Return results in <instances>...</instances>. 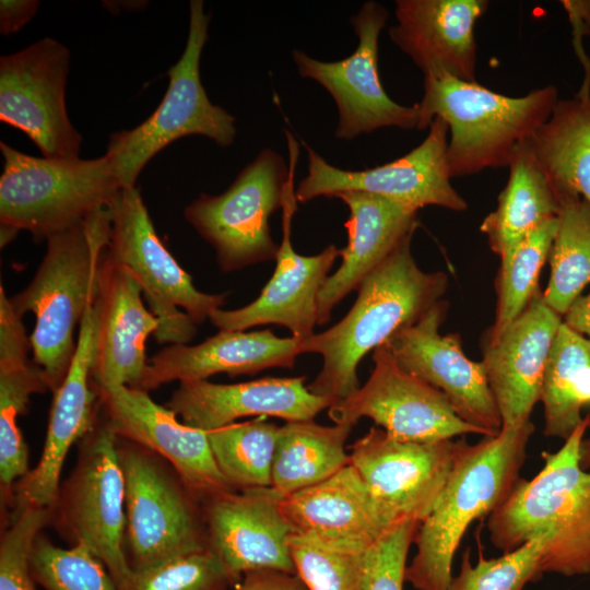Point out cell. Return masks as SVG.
Wrapping results in <instances>:
<instances>
[{
	"label": "cell",
	"mask_w": 590,
	"mask_h": 590,
	"mask_svg": "<svg viewBox=\"0 0 590 590\" xmlns=\"http://www.w3.org/2000/svg\"><path fill=\"white\" fill-rule=\"evenodd\" d=\"M557 226V216L547 220L500 260L495 279V317L483 343L496 340L540 292V274L548 260Z\"/></svg>",
	"instance_id": "35"
},
{
	"label": "cell",
	"mask_w": 590,
	"mask_h": 590,
	"mask_svg": "<svg viewBox=\"0 0 590 590\" xmlns=\"http://www.w3.org/2000/svg\"><path fill=\"white\" fill-rule=\"evenodd\" d=\"M547 535L540 534L519 547L486 559L479 547V557L472 565L467 551L460 571L452 576L447 590H523L526 585L542 575L541 564Z\"/></svg>",
	"instance_id": "39"
},
{
	"label": "cell",
	"mask_w": 590,
	"mask_h": 590,
	"mask_svg": "<svg viewBox=\"0 0 590 590\" xmlns=\"http://www.w3.org/2000/svg\"><path fill=\"white\" fill-rule=\"evenodd\" d=\"M418 526L415 520L404 519L378 541L367 590H403L408 554Z\"/></svg>",
	"instance_id": "42"
},
{
	"label": "cell",
	"mask_w": 590,
	"mask_h": 590,
	"mask_svg": "<svg viewBox=\"0 0 590 590\" xmlns=\"http://www.w3.org/2000/svg\"><path fill=\"white\" fill-rule=\"evenodd\" d=\"M456 448L452 439L403 440L371 427L351 446L350 463L392 516L421 523L442 495Z\"/></svg>",
	"instance_id": "17"
},
{
	"label": "cell",
	"mask_w": 590,
	"mask_h": 590,
	"mask_svg": "<svg viewBox=\"0 0 590 590\" xmlns=\"http://www.w3.org/2000/svg\"><path fill=\"white\" fill-rule=\"evenodd\" d=\"M109 236L108 209L49 236L34 278L22 292L10 297L20 315H35L31 351L52 393L62 384L73 358L78 340L74 331L96 297Z\"/></svg>",
	"instance_id": "4"
},
{
	"label": "cell",
	"mask_w": 590,
	"mask_h": 590,
	"mask_svg": "<svg viewBox=\"0 0 590 590\" xmlns=\"http://www.w3.org/2000/svg\"><path fill=\"white\" fill-rule=\"evenodd\" d=\"M294 175L286 188L282 214V240L274 272L259 296L234 310L217 309L210 321L220 331H245L263 324H280L303 341L312 335L318 317V296L340 249L329 245L314 256L297 253L291 243V222L296 211Z\"/></svg>",
	"instance_id": "20"
},
{
	"label": "cell",
	"mask_w": 590,
	"mask_h": 590,
	"mask_svg": "<svg viewBox=\"0 0 590 590\" xmlns=\"http://www.w3.org/2000/svg\"><path fill=\"white\" fill-rule=\"evenodd\" d=\"M388 16L382 4L365 2L351 17L358 45L342 60L326 62L298 49L292 52L299 75L316 81L332 96L338 108V139L351 140L388 127H418L417 105L404 106L391 99L379 78L378 39Z\"/></svg>",
	"instance_id": "12"
},
{
	"label": "cell",
	"mask_w": 590,
	"mask_h": 590,
	"mask_svg": "<svg viewBox=\"0 0 590 590\" xmlns=\"http://www.w3.org/2000/svg\"><path fill=\"white\" fill-rule=\"evenodd\" d=\"M448 132V125L435 117L426 138L415 149L392 162L363 170L335 167L306 145L308 173L297 186L296 199L307 202L318 197L334 198L344 191H362L417 211L435 205L462 212L468 203L450 181Z\"/></svg>",
	"instance_id": "13"
},
{
	"label": "cell",
	"mask_w": 590,
	"mask_h": 590,
	"mask_svg": "<svg viewBox=\"0 0 590 590\" xmlns=\"http://www.w3.org/2000/svg\"><path fill=\"white\" fill-rule=\"evenodd\" d=\"M557 220L551 275L542 296L563 317L590 284V202L577 198L562 203Z\"/></svg>",
	"instance_id": "34"
},
{
	"label": "cell",
	"mask_w": 590,
	"mask_h": 590,
	"mask_svg": "<svg viewBox=\"0 0 590 590\" xmlns=\"http://www.w3.org/2000/svg\"><path fill=\"white\" fill-rule=\"evenodd\" d=\"M125 476V553L133 573L208 548L201 503L153 450L118 437Z\"/></svg>",
	"instance_id": "7"
},
{
	"label": "cell",
	"mask_w": 590,
	"mask_h": 590,
	"mask_svg": "<svg viewBox=\"0 0 590 590\" xmlns=\"http://www.w3.org/2000/svg\"><path fill=\"white\" fill-rule=\"evenodd\" d=\"M563 322L574 331L590 339V292L581 294L575 299L566 314Z\"/></svg>",
	"instance_id": "46"
},
{
	"label": "cell",
	"mask_w": 590,
	"mask_h": 590,
	"mask_svg": "<svg viewBox=\"0 0 590 590\" xmlns=\"http://www.w3.org/2000/svg\"><path fill=\"white\" fill-rule=\"evenodd\" d=\"M279 428L258 417L206 432L216 464L235 489L271 486Z\"/></svg>",
	"instance_id": "36"
},
{
	"label": "cell",
	"mask_w": 590,
	"mask_h": 590,
	"mask_svg": "<svg viewBox=\"0 0 590 590\" xmlns=\"http://www.w3.org/2000/svg\"><path fill=\"white\" fill-rule=\"evenodd\" d=\"M408 237L357 288V298L338 323L302 341L303 353H318L322 367L307 389L333 402L359 389L357 366L396 332L415 323L442 299L449 280L442 271L425 272Z\"/></svg>",
	"instance_id": "1"
},
{
	"label": "cell",
	"mask_w": 590,
	"mask_h": 590,
	"mask_svg": "<svg viewBox=\"0 0 590 590\" xmlns=\"http://www.w3.org/2000/svg\"><path fill=\"white\" fill-rule=\"evenodd\" d=\"M487 8L486 0H397L389 37L424 76L476 82L474 26Z\"/></svg>",
	"instance_id": "26"
},
{
	"label": "cell",
	"mask_w": 590,
	"mask_h": 590,
	"mask_svg": "<svg viewBox=\"0 0 590 590\" xmlns=\"http://www.w3.org/2000/svg\"><path fill=\"white\" fill-rule=\"evenodd\" d=\"M306 377H264L239 384L208 380L180 382L166 406L193 428L212 430L246 416L278 417L285 422L314 420L334 402L311 393Z\"/></svg>",
	"instance_id": "25"
},
{
	"label": "cell",
	"mask_w": 590,
	"mask_h": 590,
	"mask_svg": "<svg viewBox=\"0 0 590 590\" xmlns=\"http://www.w3.org/2000/svg\"><path fill=\"white\" fill-rule=\"evenodd\" d=\"M38 8L37 0H1L0 33L9 35L20 31L32 20Z\"/></svg>",
	"instance_id": "44"
},
{
	"label": "cell",
	"mask_w": 590,
	"mask_h": 590,
	"mask_svg": "<svg viewBox=\"0 0 590 590\" xmlns=\"http://www.w3.org/2000/svg\"><path fill=\"white\" fill-rule=\"evenodd\" d=\"M371 359L374 368L365 385L328 409L334 424L354 426L368 417L399 439L425 442L484 436L457 415L440 390L403 370L385 344L374 350Z\"/></svg>",
	"instance_id": "15"
},
{
	"label": "cell",
	"mask_w": 590,
	"mask_h": 590,
	"mask_svg": "<svg viewBox=\"0 0 590 590\" xmlns=\"http://www.w3.org/2000/svg\"><path fill=\"white\" fill-rule=\"evenodd\" d=\"M302 353V341L280 338L271 330L219 331L197 345L163 347L148 361L139 389L149 392L172 381L206 380L217 374L234 377L292 368Z\"/></svg>",
	"instance_id": "27"
},
{
	"label": "cell",
	"mask_w": 590,
	"mask_h": 590,
	"mask_svg": "<svg viewBox=\"0 0 590 590\" xmlns=\"http://www.w3.org/2000/svg\"><path fill=\"white\" fill-rule=\"evenodd\" d=\"M234 586L223 563L206 548L133 573L128 590H231Z\"/></svg>",
	"instance_id": "41"
},
{
	"label": "cell",
	"mask_w": 590,
	"mask_h": 590,
	"mask_svg": "<svg viewBox=\"0 0 590 590\" xmlns=\"http://www.w3.org/2000/svg\"><path fill=\"white\" fill-rule=\"evenodd\" d=\"M202 509L208 548L235 586L250 571L295 574L288 544L294 531L271 487L226 491L204 502Z\"/></svg>",
	"instance_id": "19"
},
{
	"label": "cell",
	"mask_w": 590,
	"mask_h": 590,
	"mask_svg": "<svg viewBox=\"0 0 590 590\" xmlns=\"http://www.w3.org/2000/svg\"><path fill=\"white\" fill-rule=\"evenodd\" d=\"M527 141L559 205L577 198L590 202V96L558 99Z\"/></svg>",
	"instance_id": "30"
},
{
	"label": "cell",
	"mask_w": 590,
	"mask_h": 590,
	"mask_svg": "<svg viewBox=\"0 0 590 590\" xmlns=\"http://www.w3.org/2000/svg\"><path fill=\"white\" fill-rule=\"evenodd\" d=\"M143 298L132 273L106 249L95 297L97 327L92 377L96 388L139 389L148 367L146 340L160 328Z\"/></svg>",
	"instance_id": "22"
},
{
	"label": "cell",
	"mask_w": 590,
	"mask_h": 590,
	"mask_svg": "<svg viewBox=\"0 0 590 590\" xmlns=\"http://www.w3.org/2000/svg\"><path fill=\"white\" fill-rule=\"evenodd\" d=\"M96 390L101 412L116 435L167 460L201 505L235 489L219 469L205 430L184 424L174 411L154 402L144 390L127 386Z\"/></svg>",
	"instance_id": "18"
},
{
	"label": "cell",
	"mask_w": 590,
	"mask_h": 590,
	"mask_svg": "<svg viewBox=\"0 0 590 590\" xmlns=\"http://www.w3.org/2000/svg\"><path fill=\"white\" fill-rule=\"evenodd\" d=\"M96 327L94 300L81 321L68 373L54 392L42 456L35 468L14 485L11 511L24 506L54 505L70 448L88 434L96 423L98 393L92 377Z\"/></svg>",
	"instance_id": "21"
},
{
	"label": "cell",
	"mask_w": 590,
	"mask_h": 590,
	"mask_svg": "<svg viewBox=\"0 0 590 590\" xmlns=\"http://www.w3.org/2000/svg\"><path fill=\"white\" fill-rule=\"evenodd\" d=\"M290 162L271 149L262 150L221 194L201 193L185 209L186 220L215 250L222 271L231 272L275 259L279 245L269 219L282 209L298 155L286 131Z\"/></svg>",
	"instance_id": "11"
},
{
	"label": "cell",
	"mask_w": 590,
	"mask_h": 590,
	"mask_svg": "<svg viewBox=\"0 0 590 590\" xmlns=\"http://www.w3.org/2000/svg\"><path fill=\"white\" fill-rule=\"evenodd\" d=\"M590 426V418H589ZM580 467L582 470L588 471L590 469V437L583 438L580 446Z\"/></svg>",
	"instance_id": "47"
},
{
	"label": "cell",
	"mask_w": 590,
	"mask_h": 590,
	"mask_svg": "<svg viewBox=\"0 0 590 590\" xmlns=\"http://www.w3.org/2000/svg\"><path fill=\"white\" fill-rule=\"evenodd\" d=\"M449 304L440 299L385 345L406 373L440 390L457 415L484 436L502 430V417L482 362L470 359L458 333L440 334Z\"/></svg>",
	"instance_id": "16"
},
{
	"label": "cell",
	"mask_w": 590,
	"mask_h": 590,
	"mask_svg": "<svg viewBox=\"0 0 590 590\" xmlns=\"http://www.w3.org/2000/svg\"><path fill=\"white\" fill-rule=\"evenodd\" d=\"M353 427L351 424L326 426L314 420L285 422L278 433L271 489L282 499L350 464L345 442Z\"/></svg>",
	"instance_id": "32"
},
{
	"label": "cell",
	"mask_w": 590,
	"mask_h": 590,
	"mask_svg": "<svg viewBox=\"0 0 590 590\" xmlns=\"http://www.w3.org/2000/svg\"><path fill=\"white\" fill-rule=\"evenodd\" d=\"M295 574L309 590H367L375 546L349 550L293 533L288 541Z\"/></svg>",
	"instance_id": "37"
},
{
	"label": "cell",
	"mask_w": 590,
	"mask_h": 590,
	"mask_svg": "<svg viewBox=\"0 0 590 590\" xmlns=\"http://www.w3.org/2000/svg\"><path fill=\"white\" fill-rule=\"evenodd\" d=\"M590 414L530 480L519 479L487 519L493 545L510 552L546 534L541 569L565 577L590 574V472L580 467V446Z\"/></svg>",
	"instance_id": "3"
},
{
	"label": "cell",
	"mask_w": 590,
	"mask_h": 590,
	"mask_svg": "<svg viewBox=\"0 0 590 590\" xmlns=\"http://www.w3.org/2000/svg\"><path fill=\"white\" fill-rule=\"evenodd\" d=\"M540 401L544 408V435L566 440L590 408V339L562 322L552 344Z\"/></svg>",
	"instance_id": "33"
},
{
	"label": "cell",
	"mask_w": 590,
	"mask_h": 590,
	"mask_svg": "<svg viewBox=\"0 0 590 590\" xmlns=\"http://www.w3.org/2000/svg\"><path fill=\"white\" fill-rule=\"evenodd\" d=\"M0 244L20 231L35 241L108 209L123 189L104 154L92 160L36 157L0 142Z\"/></svg>",
	"instance_id": "6"
},
{
	"label": "cell",
	"mask_w": 590,
	"mask_h": 590,
	"mask_svg": "<svg viewBox=\"0 0 590 590\" xmlns=\"http://www.w3.org/2000/svg\"><path fill=\"white\" fill-rule=\"evenodd\" d=\"M69 60L68 48L50 37L0 59V120L48 158H76L82 143L66 106Z\"/></svg>",
	"instance_id": "14"
},
{
	"label": "cell",
	"mask_w": 590,
	"mask_h": 590,
	"mask_svg": "<svg viewBox=\"0 0 590 590\" xmlns=\"http://www.w3.org/2000/svg\"><path fill=\"white\" fill-rule=\"evenodd\" d=\"M281 508L294 533L357 551L371 550L402 521L373 497L351 463L282 498Z\"/></svg>",
	"instance_id": "24"
},
{
	"label": "cell",
	"mask_w": 590,
	"mask_h": 590,
	"mask_svg": "<svg viewBox=\"0 0 590 590\" xmlns=\"http://www.w3.org/2000/svg\"><path fill=\"white\" fill-rule=\"evenodd\" d=\"M558 91L546 85L510 97L451 76H424L418 130L435 117L449 127L448 163L451 177L508 167L516 146L529 139L551 116Z\"/></svg>",
	"instance_id": "5"
},
{
	"label": "cell",
	"mask_w": 590,
	"mask_h": 590,
	"mask_svg": "<svg viewBox=\"0 0 590 590\" xmlns=\"http://www.w3.org/2000/svg\"><path fill=\"white\" fill-rule=\"evenodd\" d=\"M50 518V507L24 506L11 511L1 533L0 590H36L31 555L36 538Z\"/></svg>",
	"instance_id": "40"
},
{
	"label": "cell",
	"mask_w": 590,
	"mask_h": 590,
	"mask_svg": "<svg viewBox=\"0 0 590 590\" xmlns=\"http://www.w3.org/2000/svg\"><path fill=\"white\" fill-rule=\"evenodd\" d=\"M209 23L204 2L190 1L186 46L179 60L168 70L164 98L142 123L110 135L105 155L123 189L135 187L148 162L180 138L202 135L220 146L233 144L235 118L209 99L200 78Z\"/></svg>",
	"instance_id": "9"
},
{
	"label": "cell",
	"mask_w": 590,
	"mask_h": 590,
	"mask_svg": "<svg viewBox=\"0 0 590 590\" xmlns=\"http://www.w3.org/2000/svg\"><path fill=\"white\" fill-rule=\"evenodd\" d=\"M534 432L531 421L502 428L469 444L457 440L453 464L442 495L418 526L416 554L405 569V582L416 590H447L452 562L469 526L489 516L509 496L520 479L528 442Z\"/></svg>",
	"instance_id": "2"
},
{
	"label": "cell",
	"mask_w": 590,
	"mask_h": 590,
	"mask_svg": "<svg viewBox=\"0 0 590 590\" xmlns=\"http://www.w3.org/2000/svg\"><path fill=\"white\" fill-rule=\"evenodd\" d=\"M563 317L538 292L526 309L489 343L482 364L502 417V428L530 421L540 401L543 375Z\"/></svg>",
	"instance_id": "23"
},
{
	"label": "cell",
	"mask_w": 590,
	"mask_h": 590,
	"mask_svg": "<svg viewBox=\"0 0 590 590\" xmlns=\"http://www.w3.org/2000/svg\"><path fill=\"white\" fill-rule=\"evenodd\" d=\"M569 14L575 31L577 52L586 68V79L590 80V62L585 57L580 39L583 35L590 34V1H562Z\"/></svg>",
	"instance_id": "45"
},
{
	"label": "cell",
	"mask_w": 590,
	"mask_h": 590,
	"mask_svg": "<svg viewBox=\"0 0 590 590\" xmlns=\"http://www.w3.org/2000/svg\"><path fill=\"white\" fill-rule=\"evenodd\" d=\"M22 315L0 286V487L1 508L12 507L14 485L30 472L28 448L17 424L31 397L49 390L44 370L28 357ZM50 391V390H49Z\"/></svg>",
	"instance_id": "29"
},
{
	"label": "cell",
	"mask_w": 590,
	"mask_h": 590,
	"mask_svg": "<svg viewBox=\"0 0 590 590\" xmlns=\"http://www.w3.org/2000/svg\"><path fill=\"white\" fill-rule=\"evenodd\" d=\"M74 468L60 484L51 524L70 546L83 545L106 567L117 590L133 578L125 553V476L118 436L103 415L79 442Z\"/></svg>",
	"instance_id": "8"
},
{
	"label": "cell",
	"mask_w": 590,
	"mask_h": 590,
	"mask_svg": "<svg viewBox=\"0 0 590 590\" xmlns=\"http://www.w3.org/2000/svg\"><path fill=\"white\" fill-rule=\"evenodd\" d=\"M509 178L497 206L480 225L491 250L500 260L532 231L559 213V202L527 140L509 160Z\"/></svg>",
	"instance_id": "31"
},
{
	"label": "cell",
	"mask_w": 590,
	"mask_h": 590,
	"mask_svg": "<svg viewBox=\"0 0 590 590\" xmlns=\"http://www.w3.org/2000/svg\"><path fill=\"white\" fill-rule=\"evenodd\" d=\"M107 253L126 267L142 288L144 300L160 321V344H187L197 324L225 304L227 293L199 291L158 237L137 187L122 189L108 208Z\"/></svg>",
	"instance_id": "10"
},
{
	"label": "cell",
	"mask_w": 590,
	"mask_h": 590,
	"mask_svg": "<svg viewBox=\"0 0 590 590\" xmlns=\"http://www.w3.org/2000/svg\"><path fill=\"white\" fill-rule=\"evenodd\" d=\"M31 571L45 590H117L106 567L88 548H62L43 534L33 545Z\"/></svg>",
	"instance_id": "38"
},
{
	"label": "cell",
	"mask_w": 590,
	"mask_h": 590,
	"mask_svg": "<svg viewBox=\"0 0 590 590\" xmlns=\"http://www.w3.org/2000/svg\"><path fill=\"white\" fill-rule=\"evenodd\" d=\"M334 198L349 208L347 245L340 249V268L324 282L318 296L317 324H326L331 311L379 267L417 227V210L362 191H344Z\"/></svg>",
	"instance_id": "28"
},
{
	"label": "cell",
	"mask_w": 590,
	"mask_h": 590,
	"mask_svg": "<svg viewBox=\"0 0 590 590\" xmlns=\"http://www.w3.org/2000/svg\"><path fill=\"white\" fill-rule=\"evenodd\" d=\"M231 590H309L296 575L280 570H256L244 575Z\"/></svg>",
	"instance_id": "43"
}]
</instances>
